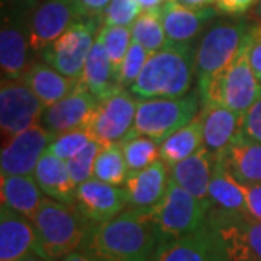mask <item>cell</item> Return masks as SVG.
<instances>
[{
  "mask_svg": "<svg viewBox=\"0 0 261 261\" xmlns=\"http://www.w3.org/2000/svg\"><path fill=\"white\" fill-rule=\"evenodd\" d=\"M84 18L75 0H35L29 13V47L37 60L79 19Z\"/></svg>",
  "mask_w": 261,
  "mask_h": 261,
  "instance_id": "4fadbf2b",
  "label": "cell"
},
{
  "mask_svg": "<svg viewBox=\"0 0 261 261\" xmlns=\"http://www.w3.org/2000/svg\"><path fill=\"white\" fill-rule=\"evenodd\" d=\"M260 0H216V9L221 15L243 16L245 12L255 8Z\"/></svg>",
  "mask_w": 261,
  "mask_h": 261,
  "instance_id": "ab89813d",
  "label": "cell"
},
{
  "mask_svg": "<svg viewBox=\"0 0 261 261\" xmlns=\"http://www.w3.org/2000/svg\"><path fill=\"white\" fill-rule=\"evenodd\" d=\"M176 2L186 8H192V9H203V8H209L216 3V0H176Z\"/></svg>",
  "mask_w": 261,
  "mask_h": 261,
  "instance_id": "7bdbcfd3",
  "label": "cell"
},
{
  "mask_svg": "<svg viewBox=\"0 0 261 261\" xmlns=\"http://www.w3.org/2000/svg\"><path fill=\"white\" fill-rule=\"evenodd\" d=\"M209 199L216 207L247 214L245 196L241 183L228 171L222 160L216 157L209 183Z\"/></svg>",
  "mask_w": 261,
  "mask_h": 261,
  "instance_id": "83f0119b",
  "label": "cell"
},
{
  "mask_svg": "<svg viewBox=\"0 0 261 261\" xmlns=\"http://www.w3.org/2000/svg\"><path fill=\"white\" fill-rule=\"evenodd\" d=\"M151 261H229L221 238L205 222L195 232L159 243Z\"/></svg>",
  "mask_w": 261,
  "mask_h": 261,
  "instance_id": "5bb4252c",
  "label": "cell"
},
{
  "mask_svg": "<svg viewBox=\"0 0 261 261\" xmlns=\"http://www.w3.org/2000/svg\"><path fill=\"white\" fill-rule=\"evenodd\" d=\"M206 222L221 238L229 261H261V221L212 206Z\"/></svg>",
  "mask_w": 261,
  "mask_h": 261,
  "instance_id": "30bf717a",
  "label": "cell"
},
{
  "mask_svg": "<svg viewBox=\"0 0 261 261\" xmlns=\"http://www.w3.org/2000/svg\"><path fill=\"white\" fill-rule=\"evenodd\" d=\"M35 0H2V79H22L35 61L29 47V13Z\"/></svg>",
  "mask_w": 261,
  "mask_h": 261,
  "instance_id": "52a82bcc",
  "label": "cell"
},
{
  "mask_svg": "<svg viewBox=\"0 0 261 261\" xmlns=\"http://www.w3.org/2000/svg\"><path fill=\"white\" fill-rule=\"evenodd\" d=\"M254 16L258 19V22H261V0L257 3V6L254 8Z\"/></svg>",
  "mask_w": 261,
  "mask_h": 261,
  "instance_id": "7dc6e473",
  "label": "cell"
},
{
  "mask_svg": "<svg viewBox=\"0 0 261 261\" xmlns=\"http://www.w3.org/2000/svg\"><path fill=\"white\" fill-rule=\"evenodd\" d=\"M170 181V168L157 160L144 170L128 174L125 190L129 200V207H152L166 195Z\"/></svg>",
  "mask_w": 261,
  "mask_h": 261,
  "instance_id": "44dd1931",
  "label": "cell"
},
{
  "mask_svg": "<svg viewBox=\"0 0 261 261\" xmlns=\"http://www.w3.org/2000/svg\"><path fill=\"white\" fill-rule=\"evenodd\" d=\"M166 2H168V0H138V3H140L142 10L160 9Z\"/></svg>",
  "mask_w": 261,
  "mask_h": 261,
  "instance_id": "f6af8a7d",
  "label": "cell"
},
{
  "mask_svg": "<svg viewBox=\"0 0 261 261\" xmlns=\"http://www.w3.org/2000/svg\"><path fill=\"white\" fill-rule=\"evenodd\" d=\"M252 22L244 16H218L197 38L195 74L197 87L206 84L229 64L243 48Z\"/></svg>",
  "mask_w": 261,
  "mask_h": 261,
  "instance_id": "277c9868",
  "label": "cell"
},
{
  "mask_svg": "<svg viewBox=\"0 0 261 261\" xmlns=\"http://www.w3.org/2000/svg\"><path fill=\"white\" fill-rule=\"evenodd\" d=\"M61 261H99L96 260L94 257H92L90 254L84 251H74L71 254H68L67 257H64Z\"/></svg>",
  "mask_w": 261,
  "mask_h": 261,
  "instance_id": "ee69618b",
  "label": "cell"
},
{
  "mask_svg": "<svg viewBox=\"0 0 261 261\" xmlns=\"http://www.w3.org/2000/svg\"><path fill=\"white\" fill-rule=\"evenodd\" d=\"M159 245L151 207H128L102 224H93L82 251L99 261H151Z\"/></svg>",
  "mask_w": 261,
  "mask_h": 261,
  "instance_id": "6da1fadb",
  "label": "cell"
},
{
  "mask_svg": "<svg viewBox=\"0 0 261 261\" xmlns=\"http://www.w3.org/2000/svg\"><path fill=\"white\" fill-rule=\"evenodd\" d=\"M241 186L245 196L247 214L254 219L261 221V185H241Z\"/></svg>",
  "mask_w": 261,
  "mask_h": 261,
  "instance_id": "60d3db41",
  "label": "cell"
},
{
  "mask_svg": "<svg viewBox=\"0 0 261 261\" xmlns=\"http://www.w3.org/2000/svg\"><path fill=\"white\" fill-rule=\"evenodd\" d=\"M79 82L83 84L97 100L108 99L115 93L123 90L119 84L118 73L115 71L102 38L99 35L96 38L92 51L87 57L83 75Z\"/></svg>",
  "mask_w": 261,
  "mask_h": 261,
  "instance_id": "cb8c5ba5",
  "label": "cell"
},
{
  "mask_svg": "<svg viewBox=\"0 0 261 261\" xmlns=\"http://www.w3.org/2000/svg\"><path fill=\"white\" fill-rule=\"evenodd\" d=\"M195 47L192 44H170L151 53L129 92L141 100L181 97L189 93L195 74Z\"/></svg>",
  "mask_w": 261,
  "mask_h": 261,
  "instance_id": "7a4b0ae2",
  "label": "cell"
},
{
  "mask_svg": "<svg viewBox=\"0 0 261 261\" xmlns=\"http://www.w3.org/2000/svg\"><path fill=\"white\" fill-rule=\"evenodd\" d=\"M53 140L54 137L37 123L5 142L0 155L2 176H34L38 161Z\"/></svg>",
  "mask_w": 261,
  "mask_h": 261,
  "instance_id": "9a60e30c",
  "label": "cell"
},
{
  "mask_svg": "<svg viewBox=\"0 0 261 261\" xmlns=\"http://www.w3.org/2000/svg\"><path fill=\"white\" fill-rule=\"evenodd\" d=\"M99 37L102 38L115 71L119 73V68L132 42L130 27H103L99 32Z\"/></svg>",
  "mask_w": 261,
  "mask_h": 261,
  "instance_id": "d6a6232c",
  "label": "cell"
},
{
  "mask_svg": "<svg viewBox=\"0 0 261 261\" xmlns=\"http://www.w3.org/2000/svg\"><path fill=\"white\" fill-rule=\"evenodd\" d=\"M102 16H84L48 45L38 58L54 67L61 74L80 80L87 57L103 28Z\"/></svg>",
  "mask_w": 261,
  "mask_h": 261,
  "instance_id": "9c48e42d",
  "label": "cell"
},
{
  "mask_svg": "<svg viewBox=\"0 0 261 261\" xmlns=\"http://www.w3.org/2000/svg\"><path fill=\"white\" fill-rule=\"evenodd\" d=\"M132 39L140 42L148 53H155L168 44L160 9L142 10L130 25Z\"/></svg>",
  "mask_w": 261,
  "mask_h": 261,
  "instance_id": "f546056e",
  "label": "cell"
},
{
  "mask_svg": "<svg viewBox=\"0 0 261 261\" xmlns=\"http://www.w3.org/2000/svg\"><path fill=\"white\" fill-rule=\"evenodd\" d=\"M22 80L45 108L64 99L79 83V80L61 74L58 70L42 61L41 58L32 61Z\"/></svg>",
  "mask_w": 261,
  "mask_h": 261,
  "instance_id": "d4e9b609",
  "label": "cell"
},
{
  "mask_svg": "<svg viewBox=\"0 0 261 261\" xmlns=\"http://www.w3.org/2000/svg\"><path fill=\"white\" fill-rule=\"evenodd\" d=\"M248 60L252 71L261 83V22H252L248 34Z\"/></svg>",
  "mask_w": 261,
  "mask_h": 261,
  "instance_id": "74e56055",
  "label": "cell"
},
{
  "mask_svg": "<svg viewBox=\"0 0 261 261\" xmlns=\"http://www.w3.org/2000/svg\"><path fill=\"white\" fill-rule=\"evenodd\" d=\"M20 261H47L45 258H42V257H39L38 254H35V252H31L29 255H27L23 260Z\"/></svg>",
  "mask_w": 261,
  "mask_h": 261,
  "instance_id": "bcb514c9",
  "label": "cell"
},
{
  "mask_svg": "<svg viewBox=\"0 0 261 261\" xmlns=\"http://www.w3.org/2000/svg\"><path fill=\"white\" fill-rule=\"evenodd\" d=\"M199 90L189 92L181 97L140 100L137 103L134 126L125 141L135 137H148L161 144L199 115Z\"/></svg>",
  "mask_w": 261,
  "mask_h": 261,
  "instance_id": "8992f818",
  "label": "cell"
},
{
  "mask_svg": "<svg viewBox=\"0 0 261 261\" xmlns=\"http://www.w3.org/2000/svg\"><path fill=\"white\" fill-rule=\"evenodd\" d=\"M34 177L44 195L64 203H74L77 186L70 177L67 161L57 157L49 149L38 161Z\"/></svg>",
  "mask_w": 261,
  "mask_h": 261,
  "instance_id": "484cf974",
  "label": "cell"
},
{
  "mask_svg": "<svg viewBox=\"0 0 261 261\" xmlns=\"http://www.w3.org/2000/svg\"><path fill=\"white\" fill-rule=\"evenodd\" d=\"M37 233L35 254L47 261L63 260L82 251L94 222L89 221L74 203L45 197L31 219Z\"/></svg>",
  "mask_w": 261,
  "mask_h": 261,
  "instance_id": "3957f363",
  "label": "cell"
},
{
  "mask_svg": "<svg viewBox=\"0 0 261 261\" xmlns=\"http://www.w3.org/2000/svg\"><path fill=\"white\" fill-rule=\"evenodd\" d=\"M149 54L151 53H148L140 42L132 39L129 49H128L126 57H125L121 68H119V73H118V79H119V84L122 89L130 87L132 83L138 79V75L141 74L144 65L148 60Z\"/></svg>",
  "mask_w": 261,
  "mask_h": 261,
  "instance_id": "d590c367",
  "label": "cell"
},
{
  "mask_svg": "<svg viewBox=\"0 0 261 261\" xmlns=\"http://www.w3.org/2000/svg\"><path fill=\"white\" fill-rule=\"evenodd\" d=\"M243 132L251 140L261 142V93L244 115Z\"/></svg>",
  "mask_w": 261,
  "mask_h": 261,
  "instance_id": "f35d334b",
  "label": "cell"
},
{
  "mask_svg": "<svg viewBox=\"0 0 261 261\" xmlns=\"http://www.w3.org/2000/svg\"><path fill=\"white\" fill-rule=\"evenodd\" d=\"M74 205L94 224H102L129 207L125 187L113 186L92 177L75 189Z\"/></svg>",
  "mask_w": 261,
  "mask_h": 261,
  "instance_id": "2e32d148",
  "label": "cell"
},
{
  "mask_svg": "<svg viewBox=\"0 0 261 261\" xmlns=\"http://www.w3.org/2000/svg\"><path fill=\"white\" fill-rule=\"evenodd\" d=\"M134 94L123 89L108 99L99 100L83 128L102 147L123 144L134 126L137 115Z\"/></svg>",
  "mask_w": 261,
  "mask_h": 261,
  "instance_id": "8fae6325",
  "label": "cell"
},
{
  "mask_svg": "<svg viewBox=\"0 0 261 261\" xmlns=\"http://www.w3.org/2000/svg\"><path fill=\"white\" fill-rule=\"evenodd\" d=\"M202 145H203L202 121H200V116L197 115L186 126L176 130L167 140L161 142L160 160H163L168 168H171L180 161L193 155Z\"/></svg>",
  "mask_w": 261,
  "mask_h": 261,
  "instance_id": "f1b7e54d",
  "label": "cell"
},
{
  "mask_svg": "<svg viewBox=\"0 0 261 261\" xmlns=\"http://www.w3.org/2000/svg\"><path fill=\"white\" fill-rule=\"evenodd\" d=\"M100 149H102V145L99 142L92 141L82 152H79L75 157L67 161L70 177L74 181L75 186L93 177L94 161H96L97 154L100 152Z\"/></svg>",
  "mask_w": 261,
  "mask_h": 261,
  "instance_id": "e575fe53",
  "label": "cell"
},
{
  "mask_svg": "<svg viewBox=\"0 0 261 261\" xmlns=\"http://www.w3.org/2000/svg\"><path fill=\"white\" fill-rule=\"evenodd\" d=\"M203 132V147L215 157L222 154L241 132H243V113L231 111L218 105H202L199 112Z\"/></svg>",
  "mask_w": 261,
  "mask_h": 261,
  "instance_id": "ffe728a7",
  "label": "cell"
},
{
  "mask_svg": "<svg viewBox=\"0 0 261 261\" xmlns=\"http://www.w3.org/2000/svg\"><path fill=\"white\" fill-rule=\"evenodd\" d=\"M214 164V154L206 147H200L193 155L170 168V177L196 199L212 203L209 199V183Z\"/></svg>",
  "mask_w": 261,
  "mask_h": 261,
  "instance_id": "7402d4cb",
  "label": "cell"
},
{
  "mask_svg": "<svg viewBox=\"0 0 261 261\" xmlns=\"http://www.w3.org/2000/svg\"><path fill=\"white\" fill-rule=\"evenodd\" d=\"M129 170L125 161L121 144L102 147L94 161L93 177L113 186L125 185Z\"/></svg>",
  "mask_w": 261,
  "mask_h": 261,
  "instance_id": "4dcf8cb0",
  "label": "cell"
},
{
  "mask_svg": "<svg viewBox=\"0 0 261 261\" xmlns=\"http://www.w3.org/2000/svg\"><path fill=\"white\" fill-rule=\"evenodd\" d=\"M84 16H102L111 0H75Z\"/></svg>",
  "mask_w": 261,
  "mask_h": 261,
  "instance_id": "b9f144b4",
  "label": "cell"
},
{
  "mask_svg": "<svg viewBox=\"0 0 261 261\" xmlns=\"http://www.w3.org/2000/svg\"><path fill=\"white\" fill-rule=\"evenodd\" d=\"M161 20L170 44L196 42L215 19L219 16L216 8L192 9L180 5L176 0H168L161 8Z\"/></svg>",
  "mask_w": 261,
  "mask_h": 261,
  "instance_id": "ac0fdd59",
  "label": "cell"
},
{
  "mask_svg": "<svg viewBox=\"0 0 261 261\" xmlns=\"http://www.w3.org/2000/svg\"><path fill=\"white\" fill-rule=\"evenodd\" d=\"M121 145L129 173L144 170L160 160L161 144L148 137H135Z\"/></svg>",
  "mask_w": 261,
  "mask_h": 261,
  "instance_id": "1f68e13d",
  "label": "cell"
},
{
  "mask_svg": "<svg viewBox=\"0 0 261 261\" xmlns=\"http://www.w3.org/2000/svg\"><path fill=\"white\" fill-rule=\"evenodd\" d=\"M216 159L222 160L241 185H261V142L251 140L244 132Z\"/></svg>",
  "mask_w": 261,
  "mask_h": 261,
  "instance_id": "603a6c76",
  "label": "cell"
},
{
  "mask_svg": "<svg viewBox=\"0 0 261 261\" xmlns=\"http://www.w3.org/2000/svg\"><path fill=\"white\" fill-rule=\"evenodd\" d=\"M90 142H92V138L87 134V130L84 128H77V129L56 137L51 141L48 149L53 154H56L57 157L68 161L75 157L79 152H82Z\"/></svg>",
  "mask_w": 261,
  "mask_h": 261,
  "instance_id": "836d02e7",
  "label": "cell"
},
{
  "mask_svg": "<svg viewBox=\"0 0 261 261\" xmlns=\"http://www.w3.org/2000/svg\"><path fill=\"white\" fill-rule=\"evenodd\" d=\"M197 90L202 105H218L245 115L261 93V83L248 60V37L232 61Z\"/></svg>",
  "mask_w": 261,
  "mask_h": 261,
  "instance_id": "5b68a950",
  "label": "cell"
},
{
  "mask_svg": "<svg viewBox=\"0 0 261 261\" xmlns=\"http://www.w3.org/2000/svg\"><path fill=\"white\" fill-rule=\"evenodd\" d=\"M2 205L32 219L45 196L34 176H2Z\"/></svg>",
  "mask_w": 261,
  "mask_h": 261,
  "instance_id": "4316f807",
  "label": "cell"
},
{
  "mask_svg": "<svg viewBox=\"0 0 261 261\" xmlns=\"http://www.w3.org/2000/svg\"><path fill=\"white\" fill-rule=\"evenodd\" d=\"M141 12L138 0H111L103 12V27H130Z\"/></svg>",
  "mask_w": 261,
  "mask_h": 261,
  "instance_id": "8d00e7d4",
  "label": "cell"
},
{
  "mask_svg": "<svg viewBox=\"0 0 261 261\" xmlns=\"http://www.w3.org/2000/svg\"><path fill=\"white\" fill-rule=\"evenodd\" d=\"M45 109L22 79H2L0 129L3 144L39 123Z\"/></svg>",
  "mask_w": 261,
  "mask_h": 261,
  "instance_id": "7c38bea8",
  "label": "cell"
},
{
  "mask_svg": "<svg viewBox=\"0 0 261 261\" xmlns=\"http://www.w3.org/2000/svg\"><path fill=\"white\" fill-rule=\"evenodd\" d=\"M212 203L202 202L170 177L166 195L151 207V218L159 243L195 232L203 226Z\"/></svg>",
  "mask_w": 261,
  "mask_h": 261,
  "instance_id": "ba28073f",
  "label": "cell"
},
{
  "mask_svg": "<svg viewBox=\"0 0 261 261\" xmlns=\"http://www.w3.org/2000/svg\"><path fill=\"white\" fill-rule=\"evenodd\" d=\"M97 103L99 100L79 82L64 99L48 106L39 123L56 138L65 132L83 128Z\"/></svg>",
  "mask_w": 261,
  "mask_h": 261,
  "instance_id": "e0dca14e",
  "label": "cell"
},
{
  "mask_svg": "<svg viewBox=\"0 0 261 261\" xmlns=\"http://www.w3.org/2000/svg\"><path fill=\"white\" fill-rule=\"evenodd\" d=\"M37 233L32 221L12 211L0 207V261H20L35 252Z\"/></svg>",
  "mask_w": 261,
  "mask_h": 261,
  "instance_id": "d6986e66",
  "label": "cell"
}]
</instances>
